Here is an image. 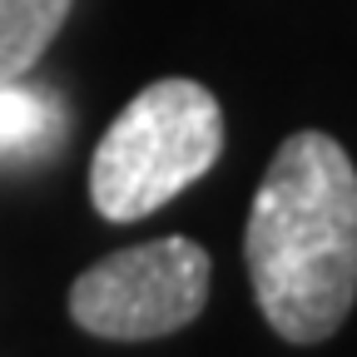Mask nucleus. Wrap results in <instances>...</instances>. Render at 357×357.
Here are the masks:
<instances>
[{
  "mask_svg": "<svg viewBox=\"0 0 357 357\" xmlns=\"http://www.w3.org/2000/svg\"><path fill=\"white\" fill-rule=\"evenodd\" d=\"M243 263L283 342L333 337L357 303V169L333 134L298 129L278 144L248 208Z\"/></svg>",
  "mask_w": 357,
  "mask_h": 357,
  "instance_id": "1",
  "label": "nucleus"
},
{
  "mask_svg": "<svg viewBox=\"0 0 357 357\" xmlns=\"http://www.w3.org/2000/svg\"><path fill=\"white\" fill-rule=\"evenodd\" d=\"M223 154V109L199 79H154L105 129L89 159V204L134 223L178 199Z\"/></svg>",
  "mask_w": 357,
  "mask_h": 357,
  "instance_id": "2",
  "label": "nucleus"
},
{
  "mask_svg": "<svg viewBox=\"0 0 357 357\" xmlns=\"http://www.w3.org/2000/svg\"><path fill=\"white\" fill-rule=\"evenodd\" d=\"M208 253L194 238H154L89 263L70 288V318L89 337L149 342L189 328L208 303Z\"/></svg>",
  "mask_w": 357,
  "mask_h": 357,
  "instance_id": "3",
  "label": "nucleus"
},
{
  "mask_svg": "<svg viewBox=\"0 0 357 357\" xmlns=\"http://www.w3.org/2000/svg\"><path fill=\"white\" fill-rule=\"evenodd\" d=\"M65 139V109L50 89L6 79L0 84V164L45 159Z\"/></svg>",
  "mask_w": 357,
  "mask_h": 357,
  "instance_id": "4",
  "label": "nucleus"
},
{
  "mask_svg": "<svg viewBox=\"0 0 357 357\" xmlns=\"http://www.w3.org/2000/svg\"><path fill=\"white\" fill-rule=\"evenodd\" d=\"M75 0H0V84L25 79L60 35Z\"/></svg>",
  "mask_w": 357,
  "mask_h": 357,
  "instance_id": "5",
  "label": "nucleus"
}]
</instances>
